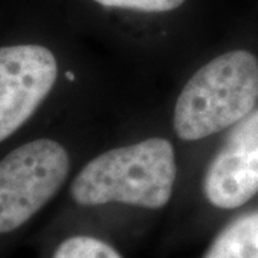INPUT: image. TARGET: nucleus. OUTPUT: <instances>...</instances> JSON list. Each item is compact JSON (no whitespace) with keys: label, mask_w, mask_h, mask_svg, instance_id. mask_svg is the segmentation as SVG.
<instances>
[{"label":"nucleus","mask_w":258,"mask_h":258,"mask_svg":"<svg viewBox=\"0 0 258 258\" xmlns=\"http://www.w3.org/2000/svg\"><path fill=\"white\" fill-rule=\"evenodd\" d=\"M175 179L172 144L165 138H148L91 159L74 178L71 197L82 207L123 204L159 210L169 203Z\"/></svg>","instance_id":"nucleus-1"},{"label":"nucleus","mask_w":258,"mask_h":258,"mask_svg":"<svg viewBox=\"0 0 258 258\" xmlns=\"http://www.w3.org/2000/svg\"><path fill=\"white\" fill-rule=\"evenodd\" d=\"M258 57L235 49L201 66L185 83L174 108L182 141H200L231 128L257 108Z\"/></svg>","instance_id":"nucleus-2"},{"label":"nucleus","mask_w":258,"mask_h":258,"mask_svg":"<svg viewBox=\"0 0 258 258\" xmlns=\"http://www.w3.org/2000/svg\"><path fill=\"white\" fill-rule=\"evenodd\" d=\"M71 154L59 139L36 137L0 157V235L28 224L62 189Z\"/></svg>","instance_id":"nucleus-3"},{"label":"nucleus","mask_w":258,"mask_h":258,"mask_svg":"<svg viewBox=\"0 0 258 258\" xmlns=\"http://www.w3.org/2000/svg\"><path fill=\"white\" fill-rule=\"evenodd\" d=\"M59 56L39 42L0 45V147L19 134L55 92Z\"/></svg>","instance_id":"nucleus-4"},{"label":"nucleus","mask_w":258,"mask_h":258,"mask_svg":"<svg viewBox=\"0 0 258 258\" xmlns=\"http://www.w3.org/2000/svg\"><path fill=\"white\" fill-rule=\"evenodd\" d=\"M203 191L220 210H235L258 194V108L231 126L205 171Z\"/></svg>","instance_id":"nucleus-5"},{"label":"nucleus","mask_w":258,"mask_h":258,"mask_svg":"<svg viewBox=\"0 0 258 258\" xmlns=\"http://www.w3.org/2000/svg\"><path fill=\"white\" fill-rule=\"evenodd\" d=\"M203 258H258V208L225 225Z\"/></svg>","instance_id":"nucleus-6"},{"label":"nucleus","mask_w":258,"mask_h":258,"mask_svg":"<svg viewBox=\"0 0 258 258\" xmlns=\"http://www.w3.org/2000/svg\"><path fill=\"white\" fill-rule=\"evenodd\" d=\"M52 258H123L111 244L91 235H72L57 244Z\"/></svg>","instance_id":"nucleus-7"},{"label":"nucleus","mask_w":258,"mask_h":258,"mask_svg":"<svg viewBox=\"0 0 258 258\" xmlns=\"http://www.w3.org/2000/svg\"><path fill=\"white\" fill-rule=\"evenodd\" d=\"M105 8H116V9L139 10L148 13H161L178 9L184 5L185 0H93Z\"/></svg>","instance_id":"nucleus-8"}]
</instances>
